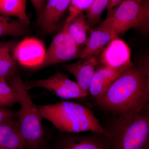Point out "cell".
I'll list each match as a JSON object with an SVG mask.
<instances>
[{"label": "cell", "mask_w": 149, "mask_h": 149, "mask_svg": "<svg viewBox=\"0 0 149 149\" xmlns=\"http://www.w3.org/2000/svg\"><path fill=\"white\" fill-rule=\"evenodd\" d=\"M43 118L61 132L80 133L91 131L108 134L90 109L74 102L63 101L38 106Z\"/></svg>", "instance_id": "2"}, {"label": "cell", "mask_w": 149, "mask_h": 149, "mask_svg": "<svg viewBox=\"0 0 149 149\" xmlns=\"http://www.w3.org/2000/svg\"><path fill=\"white\" fill-rule=\"evenodd\" d=\"M6 80L17 94L20 109L17 117L19 130L26 146H34L47 141L42 124L43 117L38 106L32 101L25 84L17 72Z\"/></svg>", "instance_id": "4"}, {"label": "cell", "mask_w": 149, "mask_h": 149, "mask_svg": "<svg viewBox=\"0 0 149 149\" xmlns=\"http://www.w3.org/2000/svg\"><path fill=\"white\" fill-rule=\"evenodd\" d=\"M70 2V0H47L39 19L41 29L45 33L50 34L55 30Z\"/></svg>", "instance_id": "13"}, {"label": "cell", "mask_w": 149, "mask_h": 149, "mask_svg": "<svg viewBox=\"0 0 149 149\" xmlns=\"http://www.w3.org/2000/svg\"><path fill=\"white\" fill-rule=\"evenodd\" d=\"M98 55L91 56L63 66L65 70L73 75L80 88L88 93L92 78L100 63Z\"/></svg>", "instance_id": "11"}, {"label": "cell", "mask_w": 149, "mask_h": 149, "mask_svg": "<svg viewBox=\"0 0 149 149\" xmlns=\"http://www.w3.org/2000/svg\"><path fill=\"white\" fill-rule=\"evenodd\" d=\"M90 29V25L83 12L75 17L68 27L69 35L79 47L85 44L87 39V32Z\"/></svg>", "instance_id": "17"}, {"label": "cell", "mask_w": 149, "mask_h": 149, "mask_svg": "<svg viewBox=\"0 0 149 149\" xmlns=\"http://www.w3.org/2000/svg\"><path fill=\"white\" fill-rule=\"evenodd\" d=\"M18 96L6 79H0V108H6L18 103Z\"/></svg>", "instance_id": "20"}, {"label": "cell", "mask_w": 149, "mask_h": 149, "mask_svg": "<svg viewBox=\"0 0 149 149\" xmlns=\"http://www.w3.org/2000/svg\"><path fill=\"white\" fill-rule=\"evenodd\" d=\"M118 37L112 30L107 27L99 26L91 29V35L85 43V47L80 51L78 57L85 58L99 54L110 42Z\"/></svg>", "instance_id": "12"}, {"label": "cell", "mask_w": 149, "mask_h": 149, "mask_svg": "<svg viewBox=\"0 0 149 149\" xmlns=\"http://www.w3.org/2000/svg\"><path fill=\"white\" fill-rule=\"evenodd\" d=\"M24 149H54L52 143L46 141L43 143L34 146H27Z\"/></svg>", "instance_id": "25"}, {"label": "cell", "mask_w": 149, "mask_h": 149, "mask_svg": "<svg viewBox=\"0 0 149 149\" xmlns=\"http://www.w3.org/2000/svg\"><path fill=\"white\" fill-rule=\"evenodd\" d=\"M24 84L28 91L34 88H44L64 100L83 98L89 94L83 91L76 82L70 80L67 74L59 70L48 78L32 80Z\"/></svg>", "instance_id": "6"}, {"label": "cell", "mask_w": 149, "mask_h": 149, "mask_svg": "<svg viewBox=\"0 0 149 149\" xmlns=\"http://www.w3.org/2000/svg\"><path fill=\"white\" fill-rule=\"evenodd\" d=\"M96 102L116 116L136 114L149 106L148 56L133 62Z\"/></svg>", "instance_id": "1"}, {"label": "cell", "mask_w": 149, "mask_h": 149, "mask_svg": "<svg viewBox=\"0 0 149 149\" xmlns=\"http://www.w3.org/2000/svg\"><path fill=\"white\" fill-rule=\"evenodd\" d=\"M69 24L65 22L61 31L54 37L46 51L42 62L37 68L42 69L78 57L80 50L69 35Z\"/></svg>", "instance_id": "7"}, {"label": "cell", "mask_w": 149, "mask_h": 149, "mask_svg": "<svg viewBox=\"0 0 149 149\" xmlns=\"http://www.w3.org/2000/svg\"><path fill=\"white\" fill-rule=\"evenodd\" d=\"M44 43L35 38H27L16 45L13 55L22 66L37 68L42 62L46 53Z\"/></svg>", "instance_id": "10"}, {"label": "cell", "mask_w": 149, "mask_h": 149, "mask_svg": "<svg viewBox=\"0 0 149 149\" xmlns=\"http://www.w3.org/2000/svg\"><path fill=\"white\" fill-rule=\"evenodd\" d=\"M122 1V0H109L106 8L108 10L107 14L113 9L115 7L119 4Z\"/></svg>", "instance_id": "26"}, {"label": "cell", "mask_w": 149, "mask_h": 149, "mask_svg": "<svg viewBox=\"0 0 149 149\" xmlns=\"http://www.w3.org/2000/svg\"><path fill=\"white\" fill-rule=\"evenodd\" d=\"M36 12L39 19L41 18L45 6V0H30Z\"/></svg>", "instance_id": "24"}, {"label": "cell", "mask_w": 149, "mask_h": 149, "mask_svg": "<svg viewBox=\"0 0 149 149\" xmlns=\"http://www.w3.org/2000/svg\"><path fill=\"white\" fill-rule=\"evenodd\" d=\"M88 135L61 132L52 143L54 149H111L108 134Z\"/></svg>", "instance_id": "8"}, {"label": "cell", "mask_w": 149, "mask_h": 149, "mask_svg": "<svg viewBox=\"0 0 149 149\" xmlns=\"http://www.w3.org/2000/svg\"><path fill=\"white\" fill-rule=\"evenodd\" d=\"M123 72L103 66L97 68L91 82L89 94L97 100L107 91Z\"/></svg>", "instance_id": "14"}, {"label": "cell", "mask_w": 149, "mask_h": 149, "mask_svg": "<svg viewBox=\"0 0 149 149\" xmlns=\"http://www.w3.org/2000/svg\"><path fill=\"white\" fill-rule=\"evenodd\" d=\"M109 0H94L90 8L86 10V17L90 26L96 24L107 8Z\"/></svg>", "instance_id": "21"}, {"label": "cell", "mask_w": 149, "mask_h": 149, "mask_svg": "<svg viewBox=\"0 0 149 149\" xmlns=\"http://www.w3.org/2000/svg\"><path fill=\"white\" fill-rule=\"evenodd\" d=\"M94 0H70L69 6V15L65 23H70L78 15L87 10L92 5Z\"/></svg>", "instance_id": "22"}, {"label": "cell", "mask_w": 149, "mask_h": 149, "mask_svg": "<svg viewBox=\"0 0 149 149\" xmlns=\"http://www.w3.org/2000/svg\"><path fill=\"white\" fill-rule=\"evenodd\" d=\"M17 113L11 110L0 108V125L16 120Z\"/></svg>", "instance_id": "23"}, {"label": "cell", "mask_w": 149, "mask_h": 149, "mask_svg": "<svg viewBox=\"0 0 149 149\" xmlns=\"http://www.w3.org/2000/svg\"><path fill=\"white\" fill-rule=\"evenodd\" d=\"M118 5L99 26L111 29L118 37L133 28L144 34L148 32L149 0H122Z\"/></svg>", "instance_id": "5"}, {"label": "cell", "mask_w": 149, "mask_h": 149, "mask_svg": "<svg viewBox=\"0 0 149 149\" xmlns=\"http://www.w3.org/2000/svg\"><path fill=\"white\" fill-rule=\"evenodd\" d=\"M15 41L0 42V79H6L17 72L13 50Z\"/></svg>", "instance_id": "16"}, {"label": "cell", "mask_w": 149, "mask_h": 149, "mask_svg": "<svg viewBox=\"0 0 149 149\" xmlns=\"http://www.w3.org/2000/svg\"><path fill=\"white\" fill-rule=\"evenodd\" d=\"M26 145L16 120L0 125V149H24Z\"/></svg>", "instance_id": "15"}, {"label": "cell", "mask_w": 149, "mask_h": 149, "mask_svg": "<svg viewBox=\"0 0 149 149\" xmlns=\"http://www.w3.org/2000/svg\"><path fill=\"white\" fill-rule=\"evenodd\" d=\"M134 1H136L138 2H141L142 1H144V0H134Z\"/></svg>", "instance_id": "27"}, {"label": "cell", "mask_w": 149, "mask_h": 149, "mask_svg": "<svg viewBox=\"0 0 149 149\" xmlns=\"http://www.w3.org/2000/svg\"><path fill=\"white\" fill-rule=\"evenodd\" d=\"M28 24L0 13V37L22 36L27 32Z\"/></svg>", "instance_id": "19"}, {"label": "cell", "mask_w": 149, "mask_h": 149, "mask_svg": "<svg viewBox=\"0 0 149 149\" xmlns=\"http://www.w3.org/2000/svg\"><path fill=\"white\" fill-rule=\"evenodd\" d=\"M105 129L111 149H149V106L136 114L117 116Z\"/></svg>", "instance_id": "3"}, {"label": "cell", "mask_w": 149, "mask_h": 149, "mask_svg": "<svg viewBox=\"0 0 149 149\" xmlns=\"http://www.w3.org/2000/svg\"><path fill=\"white\" fill-rule=\"evenodd\" d=\"M100 63L102 66L123 72L133 64L130 48L124 41L116 37L103 50Z\"/></svg>", "instance_id": "9"}, {"label": "cell", "mask_w": 149, "mask_h": 149, "mask_svg": "<svg viewBox=\"0 0 149 149\" xmlns=\"http://www.w3.org/2000/svg\"><path fill=\"white\" fill-rule=\"evenodd\" d=\"M0 13L7 16L15 17L29 24L26 13V0H0Z\"/></svg>", "instance_id": "18"}]
</instances>
